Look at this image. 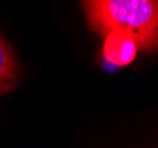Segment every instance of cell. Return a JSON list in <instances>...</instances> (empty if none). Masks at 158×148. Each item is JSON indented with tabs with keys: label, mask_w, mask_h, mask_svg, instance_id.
<instances>
[{
	"label": "cell",
	"mask_w": 158,
	"mask_h": 148,
	"mask_svg": "<svg viewBox=\"0 0 158 148\" xmlns=\"http://www.w3.org/2000/svg\"><path fill=\"white\" fill-rule=\"evenodd\" d=\"M89 26L103 38L124 33L138 51L158 50V0H95L82 2Z\"/></svg>",
	"instance_id": "6da1fadb"
},
{
	"label": "cell",
	"mask_w": 158,
	"mask_h": 148,
	"mask_svg": "<svg viewBox=\"0 0 158 148\" xmlns=\"http://www.w3.org/2000/svg\"><path fill=\"white\" fill-rule=\"evenodd\" d=\"M138 46L135 39L124 33H111L105 37L102 56L105 61L115 66H124L137 56Z\"/></svg>",
	"instance_id": "7a4b0ae2"
},
{
	"label": "cell",
	"mask_w": 158,
	"mask_h": 148,
	"mask_svg": "<svg viewBox=\"0 0 158 148\" xmlns=\"http://www.w3.org/2000/svg\"><path fill=\"white\" fill-rule=\"evenodd\" d=\"M18 63L15 54L0 38V96L10 91L18 79Z\"/></svg>",
	"instance_id": "3957f363"
}]
</instances>
